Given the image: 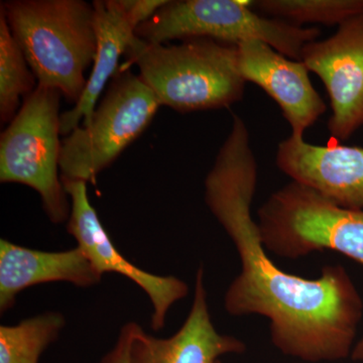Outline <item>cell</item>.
Wrapping results in <instances>:
<instances>
[{"instance_id": "obj_15", "label": "cell", "mask_w": 363, "mask_h": 363, "mask_svg": "<svg viewBox=\"0 0 363 363\" xmlns=\"http://www.w3.org/2000/svg\"><path fill=\"white\" fill-rule=\"evenodd\" d=\"M66 325L60 312H45L16 325L0 326V363H39Z\"/></svg>"}, {"instance_id": "obj_17", "label": "cell", "mask_w": 363, "mask_h": 363, "mask_svg": "<svg viewBox=\"0 0 363 363\" xmlns=\"http://www.w3.org/2000/svg\"><path fill=\"white\" fill-rule=\"evenodd\" d=\"M252 7L267 18L298 26L305 23L340 26L363 16V0H257Z\"/></svg>"}, {"instance_id": "obj_18", "label": "cell", "mask_w": 363, "mask_h": 363, "mask_svg": "<svg viewBox=\"0 0 363 363\" xmlns=\"http://www.w3.org/2000/svg\"><path fill=\"white\" fill-rule=\"evenodd\" d=\"M135 322H128L119 332L112 350L102 357L99 363H130L131 344L136 328Z\"/></svg>"}, {"instance_id": "obj_16", "label": "cell", "mask_w": 363, "mask_h": 363, "mask_svg": "<svg viewBox=\"0 0 363 363\" xmlns=\"http://www.w3.org/2000/svg\"><path fill=\"white\" fill-rule=\"evenodd\" d=\"M33 75L14 39L4 14L0 11V121L11 123L23 102L37 88Z\"/></svg>"}, {"instance_id": "obj_11", "label": "cell", "mask_w": 363, "mask_h": 363, "mask_svg": "<svg viewBox=\"0 0 363 363\" xmlns=\"http://www.w3.org/2000/svg\"><path fill=\"white\" fill-rule=\"evenodd\" d=\"M238 50V67L245 82L259 86L276 101L290 124L291 135L304 138L306 130L327 111L305 64L260 40L240 43Z\"/></svg>"}, {"instance_id": "obj_3", "label": "cell", "mask_w": 363, "mask_h": 363, "mask_svg": "<svg viewBox=\"0 0 363 363\" xmlns=\"http://www.w3.org/2000/svg\"><path fill=\"white\" fill-rule=\"evenodd\" d=\"M14 39L38 85L58 90L77 104L94 63L96 32L93 4L83 0H11L1 2Z\"/></svg>"}, {"instance_id": "obj_19", "label": "cell", "mask_w": 363, "mask_h": 363, "mask_svg": "<svg viewBox=\"0 0 363 363\" xmlns=\"http://www.w3.org/2000/svg\"><path fill=\"white\" fill-rule=\"evenodd\" d=\"M217 363H221V362H217Z\"/></svg>"}, {"instance_id": "obj_8", "label": "cell", "mask_w": 363, "mask_h": 363, "mask_svg": "<svg viewBox=\"0 0 363 363\" xmlns=\"http://www.w3.org/2000/svg\"><path fill=\"white\" fill-rule=\"evenodd\" d=\"M71 201V213L67 231L85 253L100 276L121 274L142 289L152 305L150 325L160 331L166 324L172 306L187 297L189 286L183 279L174 276H160L143 271L125 259L112 242L95 208L88 197L87 183L82 181H62Z\"/></svg>"}, {"instance_id": "obj_12", "label": "cell", "mask_w": 363, "mask_h": 363, "mask_svg": "<svg viewBox=\"0 0 363 363\" xmlns=\"http://www.w3.org/2000/svg\"><path fill=\"white\" fill-rule=\"evenodd\" d=\"M277 166L339 206L363 210V147L316 145L291 135L279 143Z\"/></svg>"}, {"instance_id": "obj_7", "label": "cell", "mask_w": 363, "mask_h": 363, "mask_svg": "<svg viewBox=\"0 0 363 363\" xmlns=\"http://www.w3.org/2000/svg\"><path fill=\"white\" fill-rule=\"evenodd\" d=\"M161 104L140 76L118 72L89 123L62 140V181L96 180L149 128Z\"/></svg>"}, {"instance_id": "obj_10", "label": "cell", "mask_w": 363, "mask_h": 363, "mask_svg": "<svg viewBox=\"0 0 363 363\" xmlns=\"http://www.w3.org/2000/svg\"><path fill=\"white\" fill-rule=\"evenodd\" d=\"M164 0H96L93 2L96 54L84 92L71 111L61 114V135L89 123L100 95L119 72V61L135 39V30L152 18Z\"/></svg>"}, {"instance_id": "obj_5", "label": "cell", "mask_w": 363, "mask_h": 363, "mask_svg": "<svg viewBox=\"0 0 363 363\" xmlns=\"http://www.w3.org/2000/svg\"><path fill=\"white\" fill-rule=\"evenodd\" d=\"M135 35L150 44L196 38L236 45L260 40L301 61L305 45L318 40L321 30L267 18L248 0H172L138 26Z\"/></svg>"}, {"instance_id": "obj_13", "label": "cell", "mask_w": 363, "mask_h": 363, "mask_svg": "<svg viewBox=\"0 0 363 363\" xmlns=\"http://www.w3.org/2000/svg\"><path fill=\"white\" fill-rule=\"evenodd\" d=\"M204 267L196 272L194 298L181 328L169 338H157L136 325L130 363H217L227 354H241L240 339L219 333L210 315Z\"/></svg>"}, {"instance_id": "obj_2", "label": "cell", "mask_w": 363, "mask_h": 363, "mask_svg": "<svg viewBox=\"0 0 363 363\" xmlns=\"http://www.w3.org/2000/svg\"><path fill=\"white\" fill-rule=\"evenodd\" d=\"M124 57L119 72L138 67L161 106L181 113L228 108L245 95L236 45L207 38L150 44L135 37Z\"/></svg>"}, {"instance_id": "obj_1", "label": "cell", "mask_w": 363, "mask_h": 363, "mask_svg": "<svg viewBox=\"0 0 363 363\" xmlns=\"http://www.w3.org/2000/svg\"><path fill=\"white\" fill-rule=\"evenodd\" d=\"M259 168L247 125L234 116L231 130L204 182L208 209L233 241L240 272L227 289L231 316L267 318L274 347L310 363L338 362L352 353L363 303L342 266L305 279L279 269L253 219Z\"/></svg>"}, {"instance_id": "obj_14", "label": "cell", "mask_w": 363, "mask_h": 363, "mask_svg": "<svg viewBox=\"0 0 363 363\" xmlns=\"http://www.w3.org/2000/svg\"><path fill=\"white\" fill-rule=\"evenodd\" d=\"M80 247L44 252L0 240V312L16 304L18 294L40 284L65 281L90 288L101 281Z\"/></svg>"}, {"instance_id": "obj_9", "label": "cell", "mask_w": 363, "mask_h": 363, "mask_svg": "<svg viewBox=\"0 0 363 363\" xmlns=\"http://www.w3.org/2000/svg\"><path fill=\"white\" fill-rule=\"evenodd\" d=\"M301 61L328 92L329 133L348 140L363 126V16L346 21L328 39L306 45Z\"/></svg>"}, {"instance_id": "obj_4", "label": "cell", "mask_w": 363, "mask_h": 363, "mask_svg": "<svg viewBox=\"0 0 363 363\" xmlns=\"http://www.w3.org/2000/svg\"><path fill=\"white\" fill-rule=\"evenodd\" d=\"M257 215L267 252L296 259L315 252L333 250L363 266V210L339 206L292 181L272 193ZM351 357L363 362V336Z\"/></svg>"}, {"instance_id": "obj_6", "label": "cell", "mask_w": 363, "mask_h": 363, "mask_svg": "<svg viewBox=\"0 0 363 363\" xmlns=\"http://www.w3.org/2000/svg\"><path fill=\"white\" fill-rule=\"evenodd\" d=\"M58 90L37 85L0 138V182L39 193L54 224L68 221L71 201L60 172L62 140Z\"/></svg>"}]
</instances>
